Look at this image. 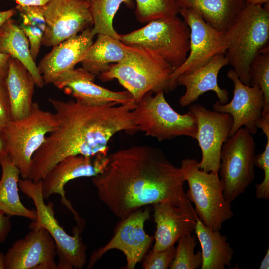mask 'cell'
Segmentation results:
<instances>
[{"mask_svg":"<svg viewBox=\"0 0 269 269\" xmlns=\"http://www.w3.org/2000/svg\"><path fill=\"white\" fill-rule=\"evenodd\" d=\"M102 172L92 178L99 199L121 220L148 205L188 204L184 177L162 150L133 146L108 155Z\"/></svg>","mask_w":269,"mask_h":269,"instance_id":"cell-1","label":"cell"},{"mask_svg":"<svg viewBox=\"0 0 269 269\" xmlns=\"http://www.w3.org/2000/svg\"><path fill=\"white\" fill-rule=\"evenodd\" d=\"M58 127L46 137L34 154L28 178L41 180L63 159L72 155H108L110 139L120 131H138L135 122L134 101L125 104L90 106L75 100L49 98Z\"/></svg>","mask_w":269,"mask_h":269,"instance_id":"cell-2","label":"cell"},{"mask_svg":"<svg viewBox=\"0 0 269 269\" xmlns=\"http://www.w3.org/2000/svg\"><path fill=\"white\" fill-rule=\"evenodd\" d=\"M127 54L98 75L103 82L116 79L137 103L147 93L175 89L171 81L174 68L155 52L137 45H126Z\"/></svg>","mask_w":269,"mask_h":269,"instance_id":"cell-3","label":"cell"},{"mask_svg":"<svg viewBox=\"0 0 269 269\" xmlns=\"http://www.w3.org/2000/svg\"><path fill=\"white\" fill-rule=\"evenodd\" d=\"M247 4L225 33V56L240 81L250 86L249 67L254 58L269 47V2Z\"/></svg>","mask_w":269,"mask_h":269,"instance_id":"cell-4","label":"cell"},{"mask_svg":"<svg viewBox=\"0 0 269 269\" xmlns=\"http://www.w3.org/2000/svg\"><path fill=\"white\" fill-rule=\"evenodd\" d=\"M179 168L189 186L186 196L195 205L198 218L211 229L220 230L233 212L224 196L218 173L200 169L199 162L192 158L183 159Z\"/></svg>","mask_w":269,"mask_h":269,"instance_id":"cell-5","label":"cell"},{"mask_svg":"<svg viewBox=\"0 0 269 269\" xmlns=\"http://www.w3.org/2000/svg\"><path fill=\"white\" fill-rule=\"evenodd\" d=\"M58 125L54 113L41 109L37 102H34L27 116L11 120L3 128L8 155L20 170L22 179L28 178L34 154L44 143L47 134Z\"/></svg>","mask_w":269,"mask_h":269,"instance_id":"cell-6","label":"cell"},{"mask_svg":"<svg viewBox=\"0 0 269 269\" xmlns=\"http://www.w3.org/2000/svg\"><path fill=\"white\" fill-rule=\"evenodd\" d=\"M152 94L146 93L134 109L138 131L160 141L181 136L196 139L197 123L193 113L189 110L184 114L177 113L166 101L163 91Z\"/></svg>","mask_w":269,"mask_h":269,"instance_id":"cell-7","label":"cell"},{"mask_svg":"<svg viewBox=\"0 0 269 269\" xmlns=\"http://www.w3.org/2000/svg\"><path fill=\"white\" fill-rule=\"evenodd\" d=\"M19 188L31 199L35 207L36 219L33 222L44 228L54 239L59 261L58 269H81L86 263V246L77 225L73 228V235L67 233L56 219L54 205L45 203L41 188V180L33 182L29 178L20 179Z\"/></svg>","mask_w":269,"mask_h":269,"instance_id":"cell-8","label":"cell"},{"mask_svg":"<svg viewBox=\"0 0 269 269\" xmlns=\"http://www.w3.org/2000/svg\"><path fill=\"white\" fill-rule=\"evenodd\" d=\"M190 28L177 15L151 21L137 30L120 35L126 45H137L162 57L173 68L180 67L189 52Z\"/></svg>","mask_w":269,"mask_h":269,"instance_id":"cell-9","label":"cell"},{"mask_svg":"<svg viewBox=\"0 0 269 269\" xmlns=\"http://www.w3.org/2000/svg\"><path fill=\"white\" fill-rule=\"evenodd\" d=\"M255 148L252 134L243 127L223 144L218 175L224 196L231 203L255 179Z\"/></svg>","mask_w":269,"mask_h":269,"instance_id":"cell-10","label":"cell"},{"mask_svg":"<svg viewBox=\"0 0 269 269\" xmlns=\"http://www.w3.org/2000/svg\"><path fill=\"white\" fill-rule=\"evenodd\" d=\"M150 209L140 208L121 219L114 230V236L104 246L95 250L89 259L87 269H91L96 262L110 250L122 251L126 259L125 269H134L141 262L154 240V236L147 234L145 222L150 219Z\"/></svg>","mask_w":269,"mask_h":269,"instance_id":"cell-11","label":"cell"},{"mask_svg":"<svg viewBox=\"0 0 269 269\" xmlns=\"http://www.w3.org/2000/svg\"><path fill=\"white\" fill-rule=\"evenodd\" d=\"M179 14L190 28V49L185 62L171 75L175 88L178 76L205 65L217 54H225L227 49L225 32L210 26L192 9L180 8Z\"/></svg>","mask_w":269,"mask_h":269,"instance_id":"cell-12","label":"cell"},{"mask_svg":"<svg viewBox=\"0 0 269 269\" xmlns=\"http://www.w3.org/2000/svg\"><path fill=\"white\" fill-rule=\"evenodd\" d=\"M44 7L45 46L53 47L93 26L89 3L83 0H50Z\"/></svg>","mask_w":269,"mask_h":269,"instance_id":"cell-13","label":"cell"},{"mask_svg":"<svg viewBox=\"0 0 269 269\" xmlns=\"http://www.w3.org/2000/svg\"><path fill=\"white\" fill-rule=\"evenodd\" d=\"M108 161V155L105 154L94 156L76 155L63 159L41 180L43 198L48 199L53 194L60 195L61 203L73 214L77 226L82 231L84 221L66 197L65 186L69 181L76 178L96 176L102 172Z\"/></svg>","mask_w":269,"mask_h":269,"instance_id":"cell-14","label":"cell"},{"mask_svg":"<svg viewBox=\"0 0 269 269\" xmlns=\"http://www.w3.org/2000/svg\"><path fill=\"white\" fill-rule=\"evenodd\" d=\"M189 109L197 120L195 139L202 152L199 168L207 172L218 173L221 148L228 138L233 118L228 113L212 111L200 104H191Z\"/></svg>","mask_w":269,"mask_h":269,"instance_id":"cell-15","label":"cell"},{"mask_svg":"<svg viewBox=\"0 0 269 269\" xmlns=\"http://www.w3.org/2000/svg\"><path fill=\"white\" fill-rule=\"evenodd\" d=\"M29 228L31 231L4 254V269H58L54 239L44 228L33 222Z\"/></svg>","mask_w":269,"mask_h":269,"instance_id":"cell-16","label":"cell"},{"mask_svg":"<svg viewBox=\"0 0 269 269\" xmlns=\"http://www.w3.org/2000/svg\"><path fill=\"white\" fill-rule=\"evenodd\" d=\"M227 77L234 84L233 98L226 104L217 101L213 108L232 117L233 122L228 138L243 126L254 134L257 131L256 122L261 116L264 106L263 93L257 85L248 86L242 83L232 69L228 72Z\"/></svg>","mask_w":269,"mask_h":269,"instance_id":"cell-17","label":"cell"},{"mask_svg":"<svg viewBox=\"0 0 269 269\" xmlns=\"http://www.w3.org/2000/svg\"><path fill=\"white\" fill-rule=\"evenodd\" d=\"M95 77L83 68H78L63 74L53 85L87 106L123 105L134 101L127 90L113 91L95 84Z\"/></svg>","mask_w":269,"mask_h":269,"instance_id":"cell-18","label":"cell"},{"mask_svg":"<svg viewBox=\"0 0 269 269\" xmlns=\"http://www.w3.org/2000/svg\"><path fill=\"white\" fill-rule=\"evenodd\" d=\"M156 229L153 251L165 250L194 231L198 216L191 203L175 206L168 202L152 205Z\"/></svg>","mask_w":269,"mask_h":269,"instance_id":"cell-19","label":"cell"},{"mask_svg":"<svg viewBox=\"0 0 269 269\" xmlns=\"http://www.w3.org/2000/svg\"><path fill=\"white\" fill-rule=\"evenodd\" d=\"M92 28L53 46L41 60L37 67L45 85L53 84L63 74L73 70L81 62L93 43L95 35Z\"/></svg>","mask_w":269,"mask_h":269,"instance_id":"cell-20","label":"cell"},{"mask_svg":"<svg viewBox=\"0 0 269 269\" xmlns=\"http://www.w3.org/2000/svg\"><path fill=\"white\" fill-rule=\"evenodd\" d=\"M228 64L225 54H217L205 65L178 76L176 79L177 86H183L186 88L185 93L179 99L180 105L182 107L188 106L210 91L216 93L221 103H227L228 91L219 87L217 78L220 70Z\"/></svg>","mask_w":269,"mask_h":269,"instance_id":"cell-21","label":"cell"},{"mask_svg":"<svg viewBox=\"0 0 269 269\" xmlns=\"http://www.w3.org/2000/svg\"><path fill=\"white\" fill-rule=\"evenodd\" d=\"M5 82L10 105L11 120L27 116L33 104L35 81L27 68L17 59L10 57Z\"/></svg>","mask_w":269,"mask_h":269,"instance_id":"cell-22","label":"cell"},{"mask_svg":"<svg viewBox=\"0 0 269 269\" xmlns=\"http://www.w3.org/2000/svg\"><path fill=\"white\" fill-rule=\"evenodd\" d=\"M180 8H190L213 28L226 32L247 4L245 0H176Z\"/></svg>","mask_w":269,"mask_h":269,"instance_id":"cell-23","label":"cell"},{"mask_svg":"<svg viewBox=\"0 0 269 269\" xmlns=\"http://www.w3.org/2000/svg\"><path fill=\"white\" fill-rule=\"evenodd\" d=\"M2 173L0 179V212L11 216H20L32 221L36 219L35 210L29 209L21 202L18 182L20 172L8 154L0 159Z\"/></svg>","mask_w":269,"mask_h":269,"instance_id":"cell-24","label":"cell"},{"mask_svg":"<svg viewBox=\"0 0 269 269\" xmlns=\"http://www.w3.org/2000/svg\"><path fill=\"white\" fill-rule=\"evenodd\" d=\"M195 233L201 247V269H225L230 267L234 251L220 230L206 226L198 217Z\"/></svg>","mask_w":269,"mask_h":269,"instance_id":"cell-25","label":"cell"},{"mask_svg":"<svg viewBox=\"0 0 269 269\" xmlns=\"http://www.w3.org/2000/svg\"><path fill=\"white\" fill-rule=\"evenodd\" d=\"M0 52L21 62L32 76L36 86L42 88L45 85L31 55L28 40L20 25L11 18L0 29Z\"/></svg>","mask_w":269,"mask_h":269,"instance_id":"cell-26","label":"cell"},{"mask_svg":"<svg viewBox=\"0 0 269 269\" xmlns=\"http://www.w3.org/2000/svg\"><path fill=\"white\" fill-rule=\"evenodd\" d=\"M127 54V45L120 39L99 34L80 62L82 68L98 76L108 70L111 63L122 61Z\"/></svg>","mask_w":269,"mask_h":269,"instance_id":"cell-27","label":"cell"},{"mask_svg":"<svg viewBox=\"0 0 269 269\" xmlns=\"http://www.w3.org/2000/svg\"><path fill=\"white\" fill-rule=\"evenodd\" d=\"M122 4L129 8H134L133 0H92L90 2L93 20L92 31L94 35L103 34L120 39V34L115 30L113 22Z\"/></svg>","mask_w":269,"mask_h":269,"instance_id":"cell-28","label":"cell"},{"mask_svg":"<svg viewBox=\"0 0 269 269\" xmlns=\"http://www.w3.org/2000/svg\"><path fill=\"white\" fill-rule=\"evenodd\" d=\"M135 15L141 23L177 16L179 7L176 0H135Z\"/></svg>","mask_w":269,"mask_h":269,"instance_id":"cell-29","label":"cell"},{"mask_svg":"<svg viewBox=\"0 0 269 269\" xmlns=\"http://www.w3.org/2000/svg\"><path fill=\"white\" fill-rule=\"evenodd\" d=\"M175 256L170 264V269H196L200 268L202 263L201 251L196 253V238L189 234L178 240Z\"/></svg>","mask_w":269,"mask_h":269,"instance_id":"cell-30","label":"cell"},{"mask_svg":"<svg viewBox=\"0 0 269 269\" xmlns=\"http://www.w3.org/2000/svg\"><path fill=\"white\" fill-rule=\"evenodd\" d=\"M249 74L250 86L258 85L263 93L262 113L269 112V47L262 50L252 60Z\"/></svg>","mask_w":269,"mask_h":269,"instance_id":"cell-31","label":"cell"},{"mask_svg":"<svg viewBox=\"0 0 269 269\" xmlns=\"http://www.w3.org/2000/svg\"><path fill=\"white\" fill-rule=\"evenodd\" d=\"M266 137V143L263 151L255 155L254 164L264 172V178L260 183L255 185V197L260 200L269 199V129L263 131Z\"/></svg>","mask_w":269,"mask_h":269,"instance_id":"cell-32","label":"cell"},{"mask_svg":"<svg viewBox=\"0 0 269 269\" xmlns=\"http://www.w3.org/2000/svg\"><path fill=\"white\" fill-rule=\"evenodd\" d=\"M176 247L172 246L161 251H149L144 257L143 269H167L174 259Z\"/></svg>","mask_w":269,"mask_h":269,"instance_id":"cell-33","label":"cell"},{"mask_svg":"<svg viewBox=\"0 0 269 269\" xmlns=\"http://www.w3.org/2000/svg\"><path fill=\"white\" fill-rule=\"evenodd\" d=\"M16 9L20 13L22 19V23L37 26L45 31L46 24L44 5L24 6L17 4Z\"/></svg>","mask_w":269,"mask_h":269,"instance_id":"cell-34","label":"cell"},{"mask_svg":"<svg viewBox=\"0 0 269 269\" xmlns=\"http://www.w3.org/2000/svg\"><path fill=\"white\" fill-rule=\"evenodd\" d=\"M19 25L28 40L30 53L35 60L42 44L44 31L38 27L25 25L22 23Z\"/></svg>","mask_w":269,"mask_h":269,"instance_id":"cell-35","label":"cell"},{"mask_svg":"<svg viewBox=\"0 0 269 269\" xmlns=\"http://www.w3.org/2000/svg\"><path fill=\"white\" fill-rule=\"evenodd\" d=\"M11 120L10 105L5 79H0V128H4Z\"/></svg>","mask_w":269,"mask_h":269,"instance_id":"cell-36","label":"cell"},{"mask_svg":"<svg viewBox=\"0 0 269 269\" xmlns=\"http://www.w3.org/2000/svg\"><path fill=\"white\" fill-rule=\"evenodd\" d=\"M10 217L0 212V243L4 242L11 229Z\"/></svg>","mask_w":269,"mask_h":269,"instance_id":"cell-37","label":"cell"},{"mask_svg":"<svg viewBox=\"0 0 269 269\" xmlns=\"http://www.w3.org/2000/svg\"><path fill=\"white\" fill-rule=\"evenodd\" d=\"M10 56L0 52V79H5L9 66Z\"/></svg>","mask_w":269,"mask_h":269,"instance_id":"cell-38","label":"cell"},{"mask_svg":"<svg viewBox=\"0 0 269 269\" xmlns=\"http://www.w3.org/2000/svg\"><path fill=\"white\" fill-rule=\"evenodd\" d=\"M8 154L3 129L0 128V159Z\"/></svg>","mask_w":269,"mask_h":269,"instance_id":"cell-39","label":"cell"},{"mask_svg":"<svg viewBox=\"0 0 269 269\" xmlns=\"http://www.w3.org/2000/svg\"><path fill=\"white\" fill-rule=\"evenodd\" d=\"M18 5L24 6H43L50 0H13Z\"/></svg>","mask_w":269,"mask_h":269,"instance_id":"cell-40","label":"cell"},{"mask_svg":"<svg viewBox=\"0 0 269 269\" xmlns=\"http://www.w3.org/2000/svg\"><path fill=\"white\" fill-rule=\"evenodd\" d=\"M16 12V9L12 8L4 11H0V31L3 24L11 18Z\"/></svg>","mask_w":269,"mask_h":269,"instance_id":"cell-41","label":"cell"},{"mask_svg":"<svg viewBox=\"0 0 269 269\" xmlns=\"http://www.w3.org/2000/svg\"><path fill=\"white\" fill-rule=\"evenodd\" d=\"M260 269H269V247L268 246L266 253L261 262L259 266Z\"/></svg>","mask_w":269,"mask_h":269,"instance_id":"cell-42","label":"cell"},{"mask_svg":"<svg viewBox=\"0 0 269 269\" xmlns=\"http://www.w3.org/2000/svg\"><path fill=\"white\" fill-rule=\"evenodd\" d=\"M269 0H245L248 4L259 5L262 6L269 2Z\"/></svg>","mask_w":269,"mask_h":269,"instance_id":"cell-43","label":"cell"},{"mask_svg":"<svg viewBox=\"0 0 269 269\" xmlns=\"http://www.w3.org/2000/svg\"><path fill=\"white\" fill-rule=\"evenodd\" d=\"M4 254L0 252V269H4Z\"/></svg>","mask_w":269,"mask_h":269,"instance_id":"cell-44","label":"cell"},{"mask_svg":"<svg viewBox=\"0 0 269 269\" xmlns=\"http://www.w3.org/2000/svg\"><path fill=\"white\" fill-rule=\"evenodd\" d=\"M86 2H87L88 3H90V2L92 0H83Z\"/></svg>","mask_w":269,"mask_h":269,"instance_id":"cell-45","label":"cell"}]
</instances>
